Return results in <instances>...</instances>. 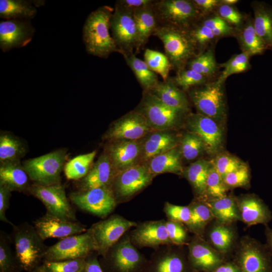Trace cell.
<instances>
[{"label": "cell", "instance_id": "cell-4", "mask_svg": "<svg viewBox=\"0 0 272 272\" xmlns=\"http://www.w3.org/2000/svg\"><path fill=\"white\" fill-rule=\"evenodd\" d=\"M234 261L241 272H272V253L266 244L248 236L236 245Z\"/></svg>", "mask_w": 272, "mask_h": 272}, {"label": "cell", "instance_id": "cell-36", "mask_svg": "<svg viewBox=\"0 0 272 272\" xmlns=\"http://www.w3.org/2000/svg\"><path fill=\"white\" fill-rule=\"evenodd\" d=\"M27 152L26 144L8 132L0 134V163L20 161Z\"/></svg>", "mask_w": 272, "mask_h": 272}, {"label": "cell", "instance_id": "cell-50", "mask_svg": "<svg viewBox=\"0 0 272 272\" xmlns=\"http://www.w3.org/2000/svg\"><path fill=\"white\" fill-rule=\"evenodd\" d=\"M164 211L169 220L183 223L186 225L190 218L191 212L189 206H177L167 202L165 204Z\"/></svg>", "mask_w": 272, "mask_h": 272}, {"label": "cell", "instance_id": "cell-24", "mask_svg": "<svg viewBox=\"0 0 272 272\" xmlns=\"http://www.w3.org/2000/svg\"><path fill=\"white\" fill-rule=\"evenodd\" d=\"M115 176L111 160L104 152L93 164L87 174L82 179L81 190L109 186Z\"/></svg>", "mask_w": 272, "mask_h": 272}, {"label": "cell", "instance_id": "cell-22", "mask_svg": "<svg viewBox=\"0 0 272 272\" xmlns=\"http://www.w3.org/2000/svg\"><path fill=\"white\" fill-rule=\"evenodd\" d=\"M164 221L143 223L132 232L131 241L139 247H156L161 245L173 244Z\"/></svg>", "mask_w": 272, "mask_h": 272}, {"label": "cell", "instance_id": "cell-1", "mask_svg": "<svg viewBox=\"0 0 272 272\" xmlns=\"http://www.w3.org/2000/svg\"><path fill=\"white\" fill-rule=\"evenodd\" d=\"M112 12L111 8L103 6L87 17L83 27V38L88 53L107 58L113 52H119L109 32Z\"/></svg>", "mask_w": 272, "mask_h": 272}, {"label": "cell", "instance_id": "cell-14", "mask_svg": "<svg viewBox=\"0 0 272 272\" xmlns=\"http://www.w3.org/2000/svg\"><path fill=\"white\" fill-rule=\"evenodd\" d=\"M153 131L145 117L137 110L130 111L113 122L104 135L110 142L139 141Z\"/></svg>", "mask_w": 272, "mask_h": 272}, {"label": "cell", "instance_id": "cell-15", "mask_svg": "<svg viewBox=\"0 0 272 272\" xmlns=\"http://www.w3.org/2000/svg\"><path fill=\"white\" fill-rule=\"evenodd\" d=\"M186 123L189 131L201 139L206 153L211 155L217 154L223 145V135L216 121L199 113H190Z\"/></svg>", "mask_w": 272, "mask_h": 272}, {"label": "cell", "instance_id": "cell-51", "mask_svg": "<svg viewBox=\"0 0 272 272\" xmlns=\"http://www.w3.org/2000/svg\"><path fill=\"white\" fill-rule=\"evenodd\" d=\"M188 32L196 48L206 46L215 38L212 31L202 24L188 30Z\"/></svg>", "mask_w": 272, "mask_h": 272}, {"label": "cell", "instance_id": "cell-13", "mask_svg": "<svg viewBox=\"0 0 272 272\" xmlns=\"http://www.w3.org/2000/svg\"><path fill=\"white\" fill-rule=\"evenodd\" d=\"M110 29L121 53L130 54L137 47V31L132 12L116 6L110 19Z\"/></svg>", "mask_w": 272, "mask_h": 272}, {"label": "cell", "instance_id": "cell-45", "mask_svg": "<svg viewBox=\"0 0 272 272\" xmlns=\"http://www.w3.org/2000/svg\"><path fill=\"white\" fill-rule=\"evenodd\" d=\"M249 55L245 52L233 56L227 62L221 65L224 70L217 82L223 84L226 79L231 75L241 73L249 67Z\"/></svg>", "mask_w": 272, "mask_h": 272}, {"label": "cell", "instance_id": "cell-3", "mask_svg": "<svg viewBox=\"0 0 272 272\" xmlns=\"http://www.w3.org/2000/svg\"><path fill=\"white\" fill-rule=\"evenodd\" d=\"M67 157L65 149H60L23 162L30 179L35 183L50 185L60 183V174Z\"/></svg>", "mask_w": 272, "mask_h": 272}, {"label": "cell", "instance_id": "cell-6", "mask_svg": "<svg viewBox=\"0 0 272 272\" xmlns=\"http://www.w3.org/2000/svg\"><path fill=\"white\" fill-rule=\"evenodd\" d=\"M42 241L34 227L28 224L15 228L16 254L21 266L25 270H29L34 268L40 258L44 257L46 249Z\"/></svg>", "mask_w": 272, "mask_h": 272}, {"label": "cell", "instance_id": "cell-9", "mask_svg": "<svg viewBox=\"0 0 272 272\" xmlns=\"http://www.w3.org/2000/svg\"><path fill=\"white\" fill-rule=\"evenodd\" d=\"M92 250L95 245L90 232L70 236L46 249V261H57L83 258Z\"/></svg>", "mask_w": 272, "mask_h": 272}, {"label": "cell", "instance_id": "cell-58", "mask_svg": "<svg viewBox=\"0 0 272 272\" xmlns=\"http://www.w3.org/2000/svg\"><path fill=\"white\" fill-rule=\"evenodd\" d=\"M197 10L203 12H209L221 3L218 0H194L192 1Z\"/></svg>", "mask_w": 272, "mask_h": 272}, {"label": "cell", "instance_id": "cell-48", "mask_svg": "<svg viewBox=\"0 0 272 272\" xmlns=\"http://www.w3.org/2000/svg\"><path fill=\"white\" fill-rule=\"evenodd\" d=\"M223 180L228 189L246 187L249 185L250 182L248 167L244 163L237 169L226 175Z\"/></svg>", "mask_w": 272, "mask_h": 272}, {"label": "cell", "instance_id": "cell-32", "mask_svg": "<svg viewBox=\"0 0 272 272\" xmlns=\"http://www.w3.org/2000/svg\"><path fill=\"white\" fill-rule=\"evenodd\" d=\"M253 25L255 32L263 41L272 47V8L263 2H256L253 6Z\"/></svg>", "mask_w": 272, "mask_h": 272}, {"label": "cell", "instance_id": "cell-10", "mask_svg": "<svg viewBox=\"0 0 272 272\" xmlns=\"http://www.w3.org/2000/svg\"><path fill=\"white\" fill-rule=\"evenodd\" d=\"M29 189L32 195L44 205L48 213L66 220H76L74 212L60 183L50 185L34 183Z\"/></svg>", "mask_w": 272, "mask_h": 272}, {"label": "cell", "instance_id": "cell-53", "mask_svg": "<svg viewBox=\"0 0 272 272\" xmlns=\"http://www.w3.org/2000/svg\"><path fill=\"white\" fill-rule=\"evenodd\" d=\"M218 13L219 16L229 24L238 26L242 22V15L232 6L222 4Z\"/></svg>", "mask_w": 272, "mask_h": 272}, {"label": "cell", "instance_id": "cell-7", "mask_svg": "<svg viewBox=\"0 0 272 272\" xmlns=\"http://www.w3.org/2000/svg\"><path fill=\"white\" fill-rule=\"evenodd\" d=\"M190 98L199 114L216 122L222 120L226 115V106L223 84L216 82L194 89Z\"/></svg>", "mask_w": 272, "mask_h": 272}, {"label": "cell", "instance_id": "cell-57", "mask_svg": "<svg viewBox=\"0 0 272 272\" xmlns=\"http://www.w3.org/2000/svg\"><path fill=\"white\" fill-rule=\"evenodd\" d=\"M202 24L210 29L212 31L230 26L229 24L219 16L207 19L203 21Z\"/></svg>", "mask_w": 272, "mask_h": 272}, {"label": "cell", "instance_id": "cell-28", "mask_svg": "<svg viewBox=\"0 0 272 272\" xmlns=\"http://www.w3.org/2000/svg\"><path fill=\"white\" fill-rule=\"evenodd\" d=\"M182 158L179 147L177 146L152 158L146 164L154 177L165 173L181 175L184 171Z\"/></svg>", "mask_w": 272, "mask_h": 272}, {"label": "cell", "instance_id": "cell-17", "mask_svg": "<svg viewBox=\"0 0 272 272\" xmlns=\"http://www.w3.org/2000/svg\"><path fill=\"white\" fill-rule=\"evenodd\" d=\"M188 260L193 272H211L226 260L202 237L195 235L188 244Z\"/></svg>", "mask_w": 272, "mask_h": 272}, {"label": "cell", "instance_id": "cell-12", "mask_svg": "<svg viewBox=\"0 0 272 272\" xmlns=\"http://www.w3.org/2000/svg\"><path fill=\"white\" fill-rule=\"evenodd\" d=\"M137 223L118 216L98 222L88 230L91 233L95 250L100 253H106L115 244L123 234Z\"/></svg>", "mask_w": 272, "mask_h": 272}, {"label": "cell", "instance_id": "cell-40", "mask_svg": "<svg viewBox=\"0 0 272 272\" xmlns=\"http://www.w3.org/2000/svg\"><path fill=\"white\" fill-rule=\"evenodd\" d=\"M96 151L78 155L66 162L63 171L66 177L70 180H78L84 178L90 171Z\"/></svg>", "mask_w": 272, "mask_h": 272}, {"label": "cell", "instance_id": "cell-30", "mask_svg": "<svg viewBox=\"0 0 272 272\" xmlns=\"http://www.w3.org/2000/svg\"><path fill=\"white\" fill-rule=\"evenodd\" d=\"M216 221L225 224H233L241 221V217L235 197H224L205 201Z\"/></svg>", "mask_w": 272, "mask_h": 272}, {"label": "cell", "instance_id": "cell-20", "mask_svg": "<svg viewBox=\"0 0 272 272\" xmlns=\"http://www.w3.org/2000/svg\"><path fill=\"white\" fill-rule=\"evenodd\" d=\"M34 224L35 229L43 240L51 238H64L86 231L82 225L48 213L36 220Z\"/></svg>", "mask_w": 272, "mask_h": 272}, {"label": "cell", "instance_id": "cell-55", "mask_svg": "<svg viewBox=\"0 0 272 272\" xmlns=\"http://www.w3.org/2000/svg\"><path fill=\"white\" fill-rule=\"evenodd\" d=\"M12 191L6 186L0 184V219L2 221L13 225L7 219L6 212L9 206V199Z\"/></svg>", "mask_w": 272, "mask_h": 272}, {"label": "cell", "instance_id": "cell-44", "mask_svg": "<svg viewBox=\"0 0 272 272\" xmlns=\"http://www.w3.org/2000/svg\"><path fill=\"white\" fill-rule=\"evenodd\" d=\"M228 190L212 161L206 183L205 201L224 197Z\"/></svg>", "mask_w": 272, "mask_h": 272}, {"label": "cell", "instance_id": "cell-38", "mask_svg": "<svg viewBox=\"0 0 272 272\" xmlns=\"http://www.w3.org/2000/svg\"><path fill=\"white\" fill-rule=\"evenodd\" d=\"M153 272H193L188 259L180 253L170 252L158 258L154 263Z\"/></svg>", "mask_w": 272, "mask_h": 272}, {"label": "cell", "instance_id": "cell-19", "mask_svg": "<svg viewBox=\"0 0 272 272\" xmlns=\"http://www.w3.org/2000/svg\"><path fill=\"white\" fill-rule=\"evenodd\" d=\"M105 152L108 155L115 175L141 162L142 147L140 140L110 142Z\"/></svg>", "mask_w": 272, "mask_h": 272}, {"label": "cell", "instance_id": "cell-25", "mask_svg": "<svg viewBox=\"0 0 272 272\" xmlns=\"http://www.w3.org/2000/svg\"><path fill=\"white\" fill-rule=\"evenodd\" d=\"M143 260L128 237L117 244L112 254L113 265L118 272H135L142 265Z\"/></svg>", "mask_w": 272, "mask_h": 272}, {"label": "cell", "instance_id": "cell-33", "mask_svg": "<svg viewBox=\"0 0 272 272\" xmlns=\"http://www.w3.org/2000/svg\"><path fill=\"white\" fill-rule=\"evenodd\" d=\"M153 5L133 12L137 31L138 48L147 42L158 26Z\"/></svg>", "mask_w": 272, "mask_h": 272}, {"label": "cell", "instance_id": "cell-63", "mask_svg": "<svg viewBox=\"0 0 272 272\" xmlns=\"http://www.w3.org/2000/svg\"><path fill=\"white\" fill-rule=\"evenodd\" d=\"M31 272H48L45 265H43L35 268Z\"/></svg>", "mask_w": 272, "mask_h": 272}, {"label": "cell", "instance_id": "cell-39", "mask_svg": "<svg viewBox=\"0 0 272 272\" xmlns=\"http://www.w3.org/2000/svg\"><path fill=\"white\" fill-rule=\"evenodd\" d=\"M238 39L243 52H247L250 56L262 54L269 49L257 34L251 20L243 27L239 34Z\"/></svg>", "mask_w": 272, "mask_h": 272}, {"label": "cell", "instance_id": "cell-46", "mask_svg": "<svg viewBox=\"0 0 272 272\" xmlns=\"http://www.w3.org/2000/svg\"><path fill=\"white\" fill-rule=\"evenodd\" d=\"M212 161L215 168L222 179L226 175L237 169L245 163L237 157L227 152L219 153Z\"/></svg>", "mask_w": 272, "mask_h": 272}, {"label": "cell", "instance_id": "cell-5", "mask_svg": "<svg viewBox=\"0 0 272 272\" xmlns=\"http://www.w3.org/2000/svg\"><path fill=\"white\" fill-rule=\"evenodd\" d=\"M153 130H170L179 123L184 113L166 105L149 91H145L138 108Z\"/></svg>", "mask_w": 272, "mask_h": 272}, {"label": "cell", "instance_id": "cell-23", "mask_svg": "<svg viewBox=\"0 0 272 272\" xmlns=\"http://www.w3.org/2000/svg\"><path fill=\"white\" fill-rule=\"evenodd\" d=\"M141 162L146 163L152 158L178 146V140L170 130H153L140 140Z\"/></svg>", "mask_w": 272, "mask_h": 272}, {"label": "cell", "instance_id": "cell-2", "mask_svg": "<svg viewBox=\"0 0 272 272\" xmlns=\"http://www.w3.org/2000/svg\"><path fill=\"white\" fill-rule=\"evenodd\" d=\"M153 35L162 42L172 67L177 72L184 69L189 60L195 55L196 48L188 30L163 24L158 26Z\"/></svg>", "mask_w": 272, "mask_h": 272}, {"label": "cell", "instance_id": "cell-11", "mask_svg": "<svg viewBox=\"0 0 272 272\" xmlns=\"http://www.w3.org/2000/svg\"><path fill=\"white\" fill-rule=\"evenodd\" d=\"M70 198L78 208L99 217H105L116 206L114 193L105 186L71 193Z\"/></svg>", "mask_w": 272, "mask_h": 272}, {"label": "cell", "instance_id": "cell-21", "mask_svg": "<svg viewBox=\"0 0 272 272\" xmlns=\"http://www.w3.org/2000/svg\"><path fill=\"white\" fill-rule=\"evenodd\" d=\"M241 221L248 226L257 224L264 226L272 220V213L268 206L254 194L242 195L235 197Z\"/></svg>", "mask_w": 272, "mask_h": 272}, {"label": "cell", "instance_id": "cell-42", "mask_svg": "<svg viewBox=\"0 0 272 272\" xmlns=\"http://www.w3.org/2000/svg\"><path fill=\"white\" fill-rule=\"evenodd\" d=\"M179 147L182 158L187 161L196 159L205 151L199 137L189 131L182 136Z\"/></svg>", "mask_w": 272, "mask_h": 272}, {"label": "cell", "instance_id": "cell-18", "mask_svg": "<svg viewBox=\"0 0 272 272\" xmlns=\"http://www.w3.org/2000/svg\"><path fill=\"white\" fill-rule=\"evenodd\" d=\"M35 29L30 20L13 19L0 23V47L4 52L27 45Z\"/></svg>", "mask_w": 272, "mask_h": 272}, {"label": "cell", "instance_id": "cell-35", "mask_svg": "<svg viewBox=\"0 0 272 272\" xmlns=\"http://www.w3.org/2000/svg\"><path fill=\"white\" fill-rule=\"evenodd\" d=\"M189 207L191 215L186 226L196 235L202 237L206 227L214 220V217L205 200L197 199L192 201Z\"/></svg>", "mask_w": 272, "mask_h": 272}, {"label": "cell", "instance_id": "cell-60", "mask_svg": "<svg viewBox=\"0 0 272 272\" xmlns=\"http://www.w3.org/2000/svg\"><path fill=\"white\" fill-rule=\"evenodd\" d=\"M82 272H103V271L97 258L94 257L86 261Z\"/></svg>", "mask_w": 272, "mask_h": 272}, {"label": "cell", "instance_id": "cell-49", "mask_svg": "<svg viewBox=\"0 0 272 272\" xmlns=\"http://www.w3.org/2000/svg\"><path fill=\"white\" fill-rule=\"evenodd\" d=\"M86 261L84 258L57 261H46L48 272H82Z\"/></svg>", "mask_w": 272, "mask_h": 272}, {"label": "cell", "instance_id": "cell-59", "mask_svg": "<svg viewBox=\"0 0 272 272\" xmlns=\"http://www.w3.org/2000/svg\"><path fill=\"white\" fill-rule=\"evenodd\" d=\"M211 272H241V271L234 260H225Z\"/></svg>", "mask_w": 272, "mask_h": 272}, {"label": "cell", "instance_id": "cell-62", "mask_svg": "<svg viewBox=\"0 0 272 272\" xmlns=\"http://www.w3.org/2000/svg\"><path fill=\"white\" fill-rule=\"evenodd\" d=\"M238 2L237 0H223L221 1V3L222 4H225L227 5L232 6Z\"/></svg>", "mask_w": 272, "mask_h": 272}, {"label": "cell", "instance_id": "cell-54", "mask_svg": "<svg viewBox=\"0 0 272 272\" xmlns=\"http://www.w3.org/2000/svg\"><path fill=\"white\" fill-rule=\"evenodd\" d=\"M155 1L151 0H121L117 1L116 6L133 12L137 10L152 6Z\"/></svg>", "mask_w": 272, "mask_h": 272}, {"label": "cell", "instance_id": "cell-31", "mask_svg": "<svg viewBox=\"0 0 272 272\" xmlns=\"http://www.w3.org/2000/svg\"><path fill=\"white\" fill-rule=\"evenodd\" d=\"M212 165V161L201 159L192 163L183 171L198 199L205 200L206 183Z\"/></svg>", "mask_w": 272, "mask_h": 272}, {"label": "cell", "instance_id": "cell-52", "mask_svg": "<svg viewBox=\"0 0 272 272\" xmlns=\"http://www.w3.org/2000/svg\"><path fill=\"white\" fill-rule=\"evenodd\" d=\"M169 237L173 244L182 245L187 238L186 230L181 223L168 220L165 222Z\"/></svg>", "mask_w": 272, "mask_h": 272}, {"label": "cell", "instance_id": "cell-27", "mask_svg": "<svg viewBox=\"0 0 272 272\" xmlns=\"http://www.w3.org/2000/svg\"><path fill=\"white\" fill-rule=\"evenodd\" d=\"M149 92L170 107L183 113L188 111V102L186 96L171 79L159 82Z\"/></svg>", "mask_w": 272, "mask_h": 272}, {"label": "cell", "instance_id": "cell-16", "mask_svg": "<svg viewBox=\"0 0 272 272\" xmlns=\"http://www.w3.org/2000/svg\"><path fill=\"white\" fill-rule=\"evenodd\" d=\"M154 176L146 163H140L117 174L112 190L120 197H128L147 186Z\"/></svg>", "mask_w": 272, "mask_h": 272}, {"label": "cell", "instance_id": "cell-43", "mask_svg": "<svg viewBox=\"0 0 272 272\" xmlns=\"http://www.w3.org/2000/svg\"><path fill=\"white\" fill-rule=\"evenodd\" d=\"M189 69L207 78L214 74L217 65L212 50H209L190 59L187 63Z\"/></svg>", "mask_w": 272, "mask_h": 272}, {"label": "cell", "instance_id": "cell-47", "mask_svg": "<svg viewBox=\"0 0 272 272\" xmlns=\"http://www.w3.org/2000/svg\"><path fill=\"white\" fill-rule=\"evenodd\" d=\"M171 80L183 90H187L193 86L202 85L207 81V77L190 69H182Z\"/></svg>", "mask_w": 272, "mask_h": 272}, {"label": "cell", "instance_id": "cell-37", "mask_svg": "<svg viewBox=\"0 0 272 272\" xmlns=\"http://www.w3.org/2000/svg\"><path fill=\"white\" fill-rule=\"evenodd\" d=\"M123 55L145 91L151 90L158 84L159 81L157 75L148 67L145 61L132 53Z\"/></svg>", "mask_w": 272, "mask_h": 272}, {"label": "cell", "instance_id": "cell-29", "mask_svg": "<svg viewBox=\"0 0 272 272\" xmlns=\"http://www.w3.org/2000/svg\"><path fill=\"white\" fill-rule=\"evenodd\" d=\"M28 177L20 161L0 163V184L12 191H22L27 189Z\"/></svg>", "mask_w": 272, "mask_h": 272}, {"label": "cell", "instance_id": "cell-34", "mask_svg": "<svg viewBox=\"0 0 272 272\" xmlns=\"http://www.w3.org/2000/svg\"><path fill=\"white\" fill-rule=\"evenodd\" d=\"M34 2L24 0H1L0 17L7 20H30L36 15Z\"/></svg>", "mask_w": 272, "mask_h": 272}, {"label": "cell", "instance_id": "cell-8", "mask_svg": "<svg viewBox=\"0 0 272 272\" xmlns=\"http://www.w3.org/2000/svg\"><path fill=\"white\" fill-rule=\"evenodd\" d=\"M153 8L157 19L163 21V24L185 30H188L199 14L192 1L187 0L156 1Z\"/></svg>", "mask_w": 272, "mask_h": 272}, {"label": "cell", "instance_id": "cell-41", "mask_svg": "<svg viewBox=\"0 0 272 272\" xmlns=\"http://www.w3.org/2000/svg\"><path fill=\"white\" fill-rule=\"evenodd\" d=\"M144 61L153 72L161 75L164 81L168 79L172 65L166 54L148 48L144 53Z\"/></svg>", "mask_w": 272, "mask_h": 272}, {"label": "cell", "instance_id": "cell-56", "mask_svg": "<svg viewBox=\"0 0 272 272\" xmlns=\"http://www.w3.org/2000/svg\"><path fill=\"white\" fill-rule=\"evenodd\" d=\"M12 265V257L7 245L2 240L0 244V269L1 272H8Z\"/></svg>", "mask_w": 272, "mask_h": 272}, {"label": "cell", "instance_id": "cell-61", "mask_svg": "<svg viewBox=\"0 0 272 272\" xmlns=\"http://www.w3.org/2000/svg\"><path fill=\"white\" fill-rule=\"evenodd\" d=\"M265 235L266 241V245L272 253V229L267 225H265Z\"/></svg>", "mask_w": 272, "mask_h": 272}, {"label": "cell", "instance_id": "cell-26", "mask_svg": "<svg viewBox=\"0 0 272 272\" xmlns=\"http://www.w3.org/2000/svg\"><path fill=\"white\" fill-rule=\"evenodd\" d=\"M208 241L225 257L236 246L237 235L233 224H225L215 221L207 233Z\"/></svg>", "mask_w": 272, "mask_h": 272}]
</instances>
